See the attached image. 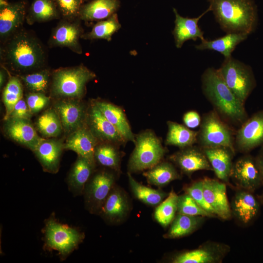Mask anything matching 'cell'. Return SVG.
<instances>
[{
  "instance_id": "6da1fadb",
  "label": "cell",
  "mask_w": 263,
  "mask_h": 263,
  "mask_svg": "<svg viewBox=\"0 0 263 263\" xmlns=\"http://www.w3.org/2000/svg\"><path fill=\"white\" fill-rule=\"evenodd\" d=\"M0 58L4 67L19 75L43 68L47 56L38 38L21 28L3 42Z\"/></svg>"
},
{
  "instance_id": "7a4b0ae2",
  "label": "cell",
  "mask_w": 263,
  "mask_h": 263,
  "mask_svg": "<svg viewBox=\"0 0 263 263\" xmlns=\"http://www.w3.org/2000/svg\"><path fill=\"white\" fill-rule=\"evenodd\" d=\"M202 82L206 98L225 121L241 125L248 118L244 104L228 87L218 69H207L202 75Z\"/></svg>"
},
{
  "instance_id": "3957f363",
  "label": "cell",
  "mask_w": 263,
  "mask_h": 263,
  "mask_svg": "<svg viewBox=\"0 0 263 263\" xmlns=\"http://www.w3.org/2000/svg\"><path fill=\"white\" fill-rule=\"evenodd\" d=\"M222 29L227 33H251L257 22L256 6L252 0H208Z\"/></svg>"
},
{
  "instance_id": "277c9868",
  "label": "cell",
  "mask_w": 263,
  "mask_h": 263,
  "mask_svg": "<svg viewBox=\"0 0 263 263\" xmlns=\"http://www.w3.org/2000/svg\"><path fill=\"white\" fill-rule=\"evenodd\" d=\"M96 77V75L81 64L59 68L52 73L51 94L57 99H80L86 93V84Z\"/></svg>"
},
{
  "instance_id": "5b68a950",
  "label": "cell",
  "mask_w": 263,
  "mask_h": 263,
  "mask_svg": "<svg viewBox=\"0 0 263 263\" xmlns=\"http://www.w3.org/2000/svg\"><path fill=\"white\" fill-rule=\"evenodd\" d=\"M135 148L130 158L128 169L131 172L149 169L161 162L167 152L160 139L150 130L135 136Z\"/></svg>"
},
{
  "instance_id": "8992f818",
  "label": "cell",
  "mask_w": 263,
  "mask_h": 263,
  "mask_svg": "<svg viewBox=\"0 0 263 263\" xmlns=\"http://www.w3.org/2000/svg\"><path fill=\"white\" fill-rule=\"evenodd\" d=\"M233 132L214 110L205 113L198 132L197 143L202 148L228 147L235 150Z\"/></svg>"
},
{
  "instance_id": "52a82bcc",
  "label": "cell",
  "mask_w": 263,
  "mask_h": 263,
  "mask_svg": "<svg viewBox=\"0 0 263 263\" xmlns=\"http://www.w3.org/2000/svg\"><path fill=\"white\" fill-rule=\"evenodd\" d=\"M218 71L228 87L245 104L256 86L251 68L231 56L225 58Z\"/></svg>"
},
{
  "instance_id": "ba28073f",
  "label": "cell",
  "mask_w": 263,
  "mask_h": 263,
  "mask_svg": "<svg viewBox=\"0 0 263 263\" xmlns=\"http://www.w3.org/2000/svg\"><path fill=\"white\" fill-rule=\"evenodd\" d=\"M230 179L238 188L253 192L263 186V177L256 157L248 153L233 163Z\"/></svg>"
},
{
  "instance_id": "9c48e42d",
  "label": "cell",
  "mask_w": 263,
  "mask_h": 263,
  "mask_svg": "<svg viewBox=\"0 0 263 263\" xmlns=\"http://www.w3.org/2000/svg\"><path fill=\"white\" fill-rule=\"evenodd\" d=\"M46 244L58 251L63 256L72 252L83 238L77 230L63 225L54 219H50L45 229Z\"/></svg>"
},
{
  "instance_id": "30bf717a",
  "label": "cell",
  "mask_w": 263,
  "mask_h": 263,
  "mask_svg": "<svg viewBox=\"0 0 263 263\" xmlns=\"http://www.w3.org/2000/svg\"><path fill=\"white\" fill-rule=\"evenodd\" d=\"M263 145V110L253 114L241 125L235 135L236 151L248 153Z\"/></svg>"
},
{
  "instance_id": "8fae6325",
  "label": "cell",
  "mask_w": 263,
  "mask_h": 263,
  "mask_svg": "<svg viewBox=\"0 0 263 263\" xmlns=\"http://www.w3.org/2000/svg\"><path fill=\"white\" fill-rule=\"evenodd\" d=\"M230 246L224 243L207 241L198 248L175 255L173 263H220L230 252Z\"/></svg>"
},
{
  "instance_id": "7c38bea8",
  "label": "cell",
  "mask_w": 263,
  "mask_h": 263,
  "mask_svg": "<svg viewBox=\"0 0 263 263\" xmlns=\"http://www.w3.org/2000/svg\"><path fill=\"white\" fill-rule=\"evenodd\" d=\"M114 175L107 171L96 173L87 184L84 191L85 203L92 213L101 212L103 206L113 188Z\"/></svg>"
},
{
  "instance_id": "4fadbf2b",
  "label": "cell",
  "mask_w": 263,
  "mask_h": 263,
  "mask_svg": "<svg viewBox=\"0 0 263 263\" xmlns=\"http://www.w3.org/2000/svg\"><path fill=\"white\" fill-rule=\"evenodd\" d=\"M79 19L70 20L62 19L53 29L48 44L50 47H67L78 54L82 53L79 42L84 34Z\"/></svg>"
},
{
  "instance_id": "5bb4252c",
  "label": "cell",
  "mask_w": 263,
  "mask_h": 263,
  "mask_svg": "<svg viewBox=\"0 0 263 263\" xmlns=\"http://www.w3.org/2000/svg\"><path fill=\"white\" fill-rule=\"evenodd\" d=\"M88 128L96 138L104 142L122 145L126 141L117 129L104 116L93 101L87 113Z\"/></svg>"
},
{
  "instance_id": "9a60e30c",
  "label": "cell",
  "mask_w": 263,
  "mask_h": 263,
  "mask_svg": "<svg viewBox=\"0 0 263 263\" xmlns=\"http://www.w3.org/2000/svg\"><path fill=\"white\" fill-rule=\"evenodd\" d=\"M253 193L238 188L230 203L232 217L242 225L250 224L260 214L261 200Z\"/></svg>"
},
{
  "instance_id": "2e32d148",
  "label": "cell",
  "mask_w": 263,
  "mask_h": 263,
  "mask_svg": "<svg viewBox=\"0 0 263 263\" xmlns=\"http://www.w3.org/2000/svg\"><path fill=\"white\" fill-rule=\"evenodd\" d=\"M203 179V192L207 203L217 217L228 220L232 218L226 184L219 180L205 177Z\"/></svg>"
},
{
  "instance_id": "e0dca14e",
  "label": "cell",
  "mask_w": 263,
  "mask_h": 263,
  "mask_svg": "<svg viewBox=\"0 0 263 263\" xmlns=\"http://www.w3.org/2000/svg\"><path fill=\"white\" fill-rule=\"evenodd\" d=\"M169 160L189 177L199 170L213 171L203 148L199 146L180 149L169 156Z\"/></svg>"
},
{
  "instance_id": "ac0fdd59",
  "label": "cell",
  "mask_w": 263,
  "mask_h": 263,
  "mask_svg": "<svg viewBox=\"0 0 263 263\" xmlns=\"http://www.w3.org/2000/svg\"><path fill=\"white\" fill-rule=\"evenodd\" d=\"M54 109L59 116L65 132L70 134L84 125L87 113L80 99H58Z\"/></svg>"
},
{
  "instance_id": "d6986e66",
  "label": "cell",
  "mask_w": 263,
  "mask_h": 263,
  "mask_svg": "<svg viewBox=\"0 0 263 263\" xmlns=\"http://www.w3.org/2000/svg\"><path fill=\"white\" fill-rule=\"evenodd\" d=\"M28 9L27 2L20 0L10 2L0 9V38L2 43L22 28Z\"/></svg>"
},
{
  "instance_id": "ffe728a7",
  "label": "cell",
  "mask_w": 263,
  "mask_h": 263,
  "mask_svg": "<svg viewBox=\"0 0 263 263\" xmlns=\"http://www.w3.org/2000/svg\"><path fill=\"white\" fill-rule=\"evenodd\" d=\"M5 121L4 131L6 135L33 151L43 139L38 136L29 120L10 117Z\"/></svg>"
},
{
  "instance_id": "44dd1931",
  "label": "cell",
  "mask_w": 263,
  "mask_h": 263,
  "mask_svg": "<svg viewBox=\"0 0 263 263\" xmlns=\"http://www.w3.org/2000/svg\"><path fill=\"white\" fill-rule=\"evenodd\" d=\"M97 139L85 125L70 134L64 148L72 150L95 164L94 150Z\"/></svg>"
},
{
  "instance_id": "7402d4cb",
  "label": "cell",
  "mask_w": 263,
  "mask_h": 263,
  "mask_svg": "<svg viewBox=\"0 0 263 263\" xmlns=\"http://www.w3.org/2000/svg\"><path fill=\"white\" fill-rule=\"evenodd\" d=\"M173 10L175 19L172 34L177 48H181L184 43L189 39L196 41L198 38L201 40L205 39L204 32L199 27L198 22L206 13L210 11L209 7L199 17L194 18L182 17L175 8H173Z\"/></svg>"
},
{
  "instance_id": "603a6c76",
  "label": "cell",
  "mask_w": 263,
  "mask_h": 263,
  "mask_svg": "<svg viewBox=\"0 0 263 263\" xmlns=\"http://www.w3.org/2000/svg\"><path fill=\"white\" fill-rule=\"evenodd\" d=\"M64 144L61 140L43 138L34 150L45 171L54 173L58 171Z\"/></svg>"
},
{
  "instance_id": "cb8c5ba5",
  "label": "cell",
  "mask_w": 263,
  "mask_h": 263,
  "mask_svg": "<svg viewBox=\"0 0 263 263\" xmlns=\"http://www.w3.org/2000/svg\"><path fill=\"white\" fill-rule=\"evenodd\" d=\"M216 177L228 183L235 151L228 147L203 148Z\"/></svg>"
},
{
  "instance_id": "d4e9b609",
  "label": "cell",
  "mask_w": 263,
  "mask_h": 263,
  "mask_svg": "<svg viewBox=\"0 0 263 263\" xmlns=\"http://www.w3.org/2000/svg\"><path fill=\"white\" fill-rule=\"evenodd\" d=\"M120 3L119 0H93L82 5L78 18L86 22L107 19L116 13Z\"/></svg>"
},
{
  "instance_id": "484cf974",
  "label": "cell",
  "mask_w": 263,
  "mask_h": 263,
  "mask_svg": "<svg viewBox=\"0 0 263 263\" xmlns=\"http://www.w3.org/2000/svg\"><path fill=\"white\" fill-rule=\"evenodd\" d=\"M107 119L119 131L126 141L135 142V136L123 110L119 106L101 100L94 101Z\"/></svg>"
},
{
  "instance_id": "4316f807",
  "label": "cell",
  "mask_w": 263,
  "mask_h": 263,
  "mask_svg": "<svg viewBox=\"0 0 263 263\" xmlns=\"http://www.w3.org/2000/svg\"><path fill=\"white\" fill-rule=\"evenodd\" d=\"M129 210V203L127 196L119 188L113 187L100 213L107 220L116 222L123 219Z\"/></svg>"
},
{
  "instance_id": "83f0119b",
  "label": "cell",
  "mask_w": 263,
  "mask_h": 263,
  "mask_svg": "<svg viewBox=\"0 0 263 263\" xmlns=\"http://www.w3.org/2000/svg\"><path fill=\"white\" fill-rule=\"evenodd\" d=\"M94 167L95 164L78 155L68 177L69 188L74 194L77 195L83 192Z\"/></svg>"
},
{
  "instance_id": "f1b7e54d",
  "label": "cell",
  "mask_w": 263,
  "mask_h": 263,
  "mask_svg": "<svg viewBox=\"0 0 263 263\" xmlns=\"http://www.w3.org/2000/svg\"><path fill=\"white\" fill-rule=\"evenodd\" d=\"M248 35L245 33H227L223 37L213 40L204 39L196 48L201 50H214L222 54L225 58H227L231 56V53L236 46L245 40Z\"/></svg>"
},
{
  "instance_id": "f546056e",
  "label": "cell",
  "mask_w": 263,
  "mask_h": 263,
  "mask_svg": "<svg viewBox=\"0 0 263 263\" xmlns=\"http://www.w3.org/2000/svg\"><path fill=\"white\" fill-rule=\"evenodd\" d=\"M206 218L177 213L165 237L176 239L191 234L203 225Z\"/></svg>"
},
{
  "instance_id": "4dcf8cb0",
  "label": "cell",
  "mask_w": 263,
  "mask_h": 263,
  "mask_svg": "<svg viewBox=\"0 0 263 263\" xmlns=\"http://www.w3.org/2000/svg\"><path fill=\"white\" fill-rule=\"evenodd\" d=\"M60 18L61 15L54 0H33L28 8L26 21L32 25Z\"/></svg>"
},
{
  "instance_id": "1f68e13d",
  "label": "cell",
  "mask_w": 263,
  "mask_h": 263,
  "mask_svg": "<svg viewBox=\"0 0 263 263\" xmlns=\"http://www.w3.org/2000/svg\"><path fill=\"white\" fill-rule=\"evenodd\" d=\"M168 132L165 144L174 146L180 149L194 145L197 143L198 132L191 130L185 125L176 122H167Z\"/></svg>"
},
{
  "instance_id": "d6a6232c",
  "label": "cell",
  "mask_w": 263,
  "mask_h": 263,
  "mask_svg": "<svg viewBox=\"0 0 263 263\" xmlns=\"http://www.w3.org/2000/svg\"><path fill=\"white\" fill-rule=\"evenodd\" d=\"M147 181L157 186H164L181 176L174 166L169 162H160L143 173Z\"/></svg>"
},
{
  "instance_id": "836d02e7",
  "label": "cell",
  "mask_w": 263,
  "mask_h": 263,
  "mask_svg": "<svg viewBox=\"0 0 263 263\" xmlns=\"http://www.w3.org/2000/svg\"><path fill=\"white\" fill-rule=\"evenodd\" d=\"M17 76L30 93L45 94L51 83L52 73L47 69L42 68Z\"/></svg>"
},
{
  "instance_id": "e575fe53",
  "label": "cell",
  "mask_w": 263,
  "mask_h": 263,
  "mask_svg": "<svg viewBox=\"0 0 263 263\" xmlns=\"http://www.w3.org/2000/svg\"><path fill=\"white\" fill-rule=\"evenodd\" d=\"M121 27L117 15L115 13L107 19L98 21L93 26L91 31L84 33L81 38L89 40L104 39L110 41L112 36Z\"/></svg>"
},
{
  "instance_id": "d590c367",
  "label": "cell",
  "mask_w": 263,
  "mask_h": 263,
  "mask_svg": "<svg viewBox=\"0 0 263 263\" xmlns=\"http://www.w3.org/2000/svg\"><path fill=\"white\" fill-rule=\"evenodd\" d=\"M23 85L18 76L10 75L2 91V98L5 108L4 120L7 119L16 103L23 97Z\"/></svg>"
},
{
  "instance_id": "8d00e7d4",
  "label": "cell",
  "mask_w": 263,
  "mask_h": 263,
  "mask_svg": "<svg viewBox=\"0 0 263 263\" xmlns=\"http://www.w3.org/2000/svg\"><path fill=\"white\" fill-rule=\"evenodd\" d=\"M129 184L134 196L144 203L156 206L161 203L168 196L167 193L158 189L146 187L136 181L128 172Z\"/></svg>"
},
{
  "instance_id": "74e56055",
  "label": "cell",
  "mask_w": 263,
  "mask_h": 263,
  "mask_svg": "<svg viewBox=\"0 0 263 263\" xmlns=\"http://www.w3.org/2000/svg\"><path fill=\"white\" fill-rule=\"evenodd\" d=\"M37 130L45 138H55L63 130L58 115L54 109H48L42 113L36 121Z\"/></svg>"
},
{
  "instance_id": "f35d334b",
  "label": "cell",
  "mask_w": 263,
  "mask_h": 263,
  "mask_svg": "<svg viewBox=\"0 0 263 263\" xmlns=\"http://www.w3.org/2000/svg\"><path fill=\"white\" fill-rule=\"evenodd\" d=\"M178 197V195L172 189L155 208L154 218L162 226H168L175 218L177 212Z\"/></svg>"
},
{
  "instance_id": "ab89813d",
  "label": "cell",
  "mask_w": 263,
  "mask_h": 263,
  "mask_svg": "<svg viewBox=\"0 0 263 263\" xmlns=\"http://www.w3.org/2000/svg\"><path fill=\"white\" fill-rule=\"evenodd\" d=\"M94 156L95 161L101 165L119 170L121 157L115 145L108 142L97 145Z\"/></svg>"
},
{
  "instance_id": "60d3db41",
  "label": "cell",
  "mask_w": 263,
  "mask_h": 263,
  "mask_svg": "<svg viewBox=\"0 0 263 263\" xmlns=\"http://www.w3.org/2000/svg\"><path fill=\"white\" fill-rule=\"evenodd\" d=\"M177 213L191 215L201 216L205 217H216L200 207L188 193L178 195Z\"/></svg>"
},
{
  "instance_id": "b9f144b4",
  "label": "cell",
  "mask_w": 263,
  "mask_h": 263,
  "mask_svg": "<svg viewBox=\"0 0 263 263\" xmlns=\"http://www.w3.org/2000/svg\"><path fill=\"white\" fill-rule=\"evenodd\" d=\"M62 19L73 20L78 19L82 0H54Z\"/></svg>"
},
{
  "instance_id": "7bdbcfd3",
  "label": "cell",
  "mask_w": 263,
  "mask_h": 263,
  "mask_svg": "<svg viewBox=\"0 0 263 263\" xmlns=\"http://www.w3.org/2000/svg\"><path fill=\"white\" fill-rule=\"evenodd\" d=\"M184 190L185 192L189 194L203 209L216 216L213 209L205 200L203 192V179L194 181L189 185L185 187Z\"/></svg>"
},
{
  "instance_id": "ee69618b",
  "label": "cell",
  "mask_w": 263,
  "mask_h": 263,
  "mask_svg": "<svg viewBox=\"0 0 263 263\" xmlns=\"http://www.w3.org/2000/svg\"><path fill=\"white\" fill-rule=\"evenodd\" d=\"M50 100V97L43 93L29 92L26 95V102L33 114L47 106Z\"/></svg>"
},
{
  "instance_id": "f6af8a7d",
  "label": "cell",
  "mask_w": 263,
  "mask_h": 263,
  "mask_svg": "<svg viewBox=\"0 0 263 263\" xmlns=\"http://www.w3.org/2000/svg\"><path fill=\"white\" fill-rule=\"evenodd\" d=\"M33 115L26 100L22 97L15 105L9 118H17L30 120Z\"/></svg>"
},
{
  "instance_id": "bcb514c9",
  "label": "cell",
  "mask_w": 263,
  "mask_h": 263,
  "mask_svg": "<svg viewBox=\"0 0 263 263\" xmlns=\"http://www.w3.org/2000/svg\"><path fill=\"white\" fill-rule=\"evenodd\" d=\"M202 118L199 113L195 111H189L183 115V121L184 125L189 129H194L200 125Z\"/></svg>"
},
{
  "instance_id": "7dc6e473",
  "label": "cell",
  "mask_w": 263,
  "mask_h": 263,
  "mask_svg": "<svg viewBox=\"0 0 263 263\" xmlns=\"http://www.w3.org/2000/svg\"><path fill=\"white\" fill-rule=\"evenodd\" d=\"M7 69L2 65V67L0 68V89L3 88L5 82L6 80L7 77Z\"/></svg>"
},
{
  "instance_id": "c3c4849f",
  "label": "cell",
  "mask_w": 263,
  "mask_h": 263,
  "mask_svg": "<svg viewBox=\"0 0 263 263\" xmlns=\"http://www.w3.org/2000/svg\"><path fill=\"white\" fill-rule=\"evenodd\" d=\"M255 156L263 177V145Z\"/></svg>"
},
{
  "instance_id": "681fc988",
  "label": "cell",
  "mask_w": 263,
  "mask_h": 263,
  "mask_svg": "<svg viewBox=\"0 0 263 263\" xmlns=\"http://www.w3.org/2000/svg\"><path fill=\"white\" fill-rule=\"evenodd\" d=\"M10 3L7 0H0V9H2L9 5Z\"/></svg>"
},
{
  "instance_id": "f907efd6",
  "label": "cell",
  "mask_w": 263,
  "mask_h": 263,
  "mask_svg": "<svg viewBox=\"0 0 263 263\" xmlns=\"http://www.w3.org/2000/svg\"><path fill=\"white\" fill-rule=\"evenodd\" d=\"M260 200H262V201L263 202V193L262 194V195H261V196L260 197Z\"/></svg>"
},
{
  "instance_id": "816d5d0a",
  "label": "cell",
  "mask_w": 263,
  "mask_h": 263,
  "mask_svg": "<svg viewBox=\"0 0 263 263\" xmlns=\"http://www.w3.org/2000/svg\"><path fill=\"white\" fill-rule=\"evenodd\" d=\"M82 0L83 2H84V1H87V0Z\"/></svg>"
}]
</instances>
